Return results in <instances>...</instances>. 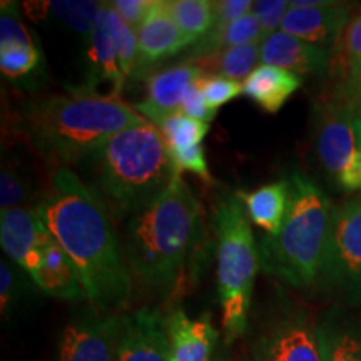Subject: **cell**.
<instances>
[{"mask_svg": "<svg viewBox=\"0 0 361 361\" xmlns=\"http://www.w3.org/2000/svg\"><path fill=\"white\" fill-rule=\"evenodd\" d=\"M341 78L361 71V11L351 19L341 37Z\"/></svg>", "mask_w": 361, "mask_h": 361, "instance_id": "4dcf8cb0", "label": "cell"}, {"mask_svg": "<svg viewBox=\"0 0 361 361\" xmlns=\"http://www.w3.org/2000/svg\"><path fill=\"white\" fill-rule=\"evenodd\" d=\"M261 59V42H250L238 45V47L228 49V51L218 54V56L201 59L194 62L204 71L207 75H218L231 80L246 79L252 71L256 69V62Z\"/></svg>", "mask_w": 361, "mask_h": 361, "instance_id": "d4e9b609", "label": "cell"}, {"mask_svg": "<svg viewBox=\"0 0 361 361\" xmlns=\"http://www.w3.org/2000/svg\"><path fill=\"white\" fill-rule=\"evenodd\" d=\"M245 204L246 214L252 224L266 234H276L286 218L290 207V180L284 178L276 183L264 184L255 191H238Z\"/></svg>", "mask_w": 361, "mask_h": 361, "instance_id": "603a6c76", "label": "cell"}, {"mask_svg": "<svg viewBox=\"0 0 361 361\" xmlns=\"http://www.w3.org/2000/svg\"><path fill=\"white\" fill-rule=\"evenodd\" d=\"M123 333V314L87 306L62 328L57 361H116Z\"/></svg>", "mask_w": 361, "mask_h": 361, "instance_id": "30bf717a", "label": "cell"}, {"mask_svg": "<svg viewBox=\"0 0 361 361\" xmlns=\"http://www.w3.org/2000/svg\"><path fill=\"white\" fill-rule=\"evenodd\" d=\"M17 274L19 273H16L6 261L0 263V310L4 319L12 318V313L20 301L22 286Z\"/></svg>", "mask_w": 361, "mask_h": 361, "instance_id": "1f68e13d", "label": "cell"}, {"mask_svg": "<svg viewBox=\"0 0 361 361\" xmlns=\"http://www.w3.org/2000/svg\"><path fill=\"white\" fill-rule=\"evenodd\" d=\"M314 288L333 306L361 308V196L333 207Z\"/></svg>", "mask_w": 361, "mask_h": 361, "instance_id": "52a82bcc", "label": "cell"}, {"mask_svg": "<svg viewBox=\"0 0 361 361\" xmlns=\"http://www.w3.org/2000/svg\"><path fill=\"white\" fill-rule=\"evenodd\" d=\"M30 278L49 296L66 301H87L78 271L54 236L44 247L40 264Z\"/></svg>", "mask_w": 361, "mask_h": 361, "instance_id": "44dd1931", "label": "cell"}, {"mask_svg": "<svg viewBox=\"0 0 361 361\" xmlns=\"http://www.w3.org/2000/svg\"><path fill=\"white\" fill-rule=\"evenodd\" d=\"M52 234L45 228L37 211L29 206L0 211V243L8 259L32 274L42 259L44 247Z\"/></svg>", "mask_w": 361, "mask_h": 361, "instance_id": "2e32d148", "label": "cell"}, {"mask_svg": "<svg viewBox=\"0 0 361 361\" xmlns=\"http://www.w3.org/2000/svg\"><path fill=\"white\" fill-rule=\"evenodd\" d=\"M290 207L281 229L259 241L261 269L290 288H314L326 245L331 201L305 173L293 171Z\"/></svg>", "mask_w": 361, "mask_h": 361, "instance_id": "5b68a950", "label": "cell"}, {"mask_svg": "<svg viewBox=\"0 0 361 361\" xmlns=\"http://www.w3.org/2000/svg\"><path fill=\"white\" fill-rule=\"evenodd\" d=\"M171 156H173L174 164H176V168L179 169V173L188 171V173L197 176V178H200L201 180H204V183H211V180H213L202 146H194L189 149H178V151H171Z\"/></svg>", "mask_w": 361, "mask_h": 361, "instance_id": "836d02e7", "label": "cell"}, {"mask_svg": "<svg viewBox=\"0 0 361 361\" xmlns=\"http://www.w3.org/2000/svg\"><path fill=\"white\" fill-rule=\"evenodd\" d=\"M263 32H261L259 20L255 13L243 17L238 22L226 27H214L201 40L189 47L188 56L184 62H197L201 59L218 56V54L228 51V49L238 47V45L250 42H263Z\"/></svg>", "mask_w": 361, "mask_h": 361, "instance_id": "cb8c5ba5", "label": "cell"}, {"mask_svg": "<svg viewBox=\"0 0 361 361\" xmlns=\"http://www.w3.org/2000/svg\"><path fill=\"white\" fill-rule=\"evenodd\" d=\"M331 96L348 107L356 119L361 117V71L343 75Z\"/></svg>", "mask_w": 361, "mask_h": 361, "instance_id": "e575fe53", "label": "cell"}, {"mask_svg": "<svg viewBox=\"0 0 361 361\" xmlns=\"http://www.w3.org/2000/svg\"><path fill=\"white\" fill-rule=\"evenodd\" d=\"M355 129H356V135H358V142H360V147H361V117L355 121Z\"/></svg>", "mask_w": 361, "mask_h": 361, "instance_id": "ab89813d", "label": "cell"}, {"mask_svg": "<svg viewBox=\"0 0 361 361\" xmlns=\"http://www.w3.org/2000/svg\"><path fill=\"white\" fill-rule=\"evenodd\" d=\"M239 361H323L316 319L305 306L276 301L252 329Z\"/></svg>", "mask_w": 361, "mask_h": 361, "instance_id": "ba28073f", "label": "cell"}, {"mask_svg": "<svg viewBox=\"0 0 361 361\" xmlns=\"http://www.w3.org/2000/svg\"><path fill=\"white\" fill-rule=\"evenodd\" d=\"M261 61L266 66L279 67L298 75L324 78L333 64V56L329 49L278 30L261 42Z\"/></svg>", "mask_w": 361, "mask_h": 361, "instance_id": "ac0fdd59", "label": "cell"}, {"mask_svg": "<svg viewBox=\"0 0 361 361\" xmlns=\"http://www.w3.org/2000/svg\"><path fill=\"white\" fill-rule=\"evenodd\" d=\"M30 196L29 180L20 169L12 161L4 162L0 169V211L25 206Z\"/></svg>", "mask_w": 361, "mask_h": 361, "instance_id": "f1b7e54d", "label": "cell"}, {"mask_svg": "<svg viewBox=\"0 0 361 361\" xmlns=\"http://www.w3.org/2000/svg\"><path fill=\"white\" fill-rule=\"evenodd\" d=\"M214 234L218 251V296L223 314L224 346L246 335L259 269V250L251 231L245 204L238 192L221 196L214 204Z\"/></svg>", "mask_w": 361, "mask_h": 361, "instance_id": "8992f818", "label": "cell"}, {"mask_svg": "<svg viewBox=\"0 0 361 361\" xmlns=\"http://www.w3.org/2000/svg\"><path fill=\"white\" fill-rule=\"evenodd\" d=\"M356 117L335 97L316 104V156L326 176L341 191H361V147Z\"/></svg>", "mask_w": 361, "mask_h": 361, "instance_id": "9c48e42d", "label": "cell"}, {"mask_svg": "<svg viewBox=\"0 0 361 361\" xmlns=\"http://www.w3.org/2000/svg\"><path fill=\"white\" fill-rule=\"evenodd\" d=\"M204 75L207 74L194 62H179L164 71L152 72L146 79V97L135 104V112L157 128L162 121L180 112L188 89Z\"/></svg>", "mask_w": 361, "mask_h": 361, "instance_id": "5bb4252c", "label": "cell"}, {"mask_svg": "<svg viewBox=\"0 0 361 361\" xmlns=\"http://www.w3.org/2000/svg\"><path fill=\"white\" fill-rule=\"evenodd\" d=\"M301 85V75L263 64L245 79L243 94L266 114H276Z\"/></svg>", "mask_w": 361, "mask_h": 361, "instance_id": "7402d4cb", "label": "cell"}, {"mask_svg": "<svg viewBox=\"0 0 361 361\" xmlns=\"http://www.w3.org/2000/svg\"><path fill=\"white\" fill-rule=\"evenodd\" d=\"M78 271L87 303L119 313L133 296V273L109 211L74 171L57 168L34 207Z\"/></svg>", "mask_w": 361, "mask_h": 361, "instance_id": "6da1fadb", "label": "cell"}, {"mask_svg": "<svg viewBox=\"0 0 361 361\" xmlns=\"http://www.w3.org/2000/svg\"><path fill=\"white\" fill-rule=\"evenodd\" d=\"M80 164L90 171V189L116 214L142 211L180 174L159 129L147 121L116 134Z\"/></svg>", "mask_w": 361, "mask_h": 361, "instance_id": "277c9868", "label": "cell"}, {"mask_svg": "<svg viewBox=\"0 0 361 361\" xmlns=\"http://www.w3.org/2000/svg\"><path fill=\"white\" fill-rule=\"evenodd\" d=\"M146 123L134 107L74 87L32 99L22 107L19 130L49 162L80 164L123 130Z\"/></svg>", "mask_w": 361, "mask_h": 361, "instance_id": "7a4b0ae2", "label": "cell"}, {"mask_svg": "<svg viewBox=\"0 0 361 361\" xmlns=\"http://www.w3.org/2000/svg\"><path fill=\"white\" fill-rule=\"evenodd\" d=\"M101 7L102 2H49V11L85 42L92 35Z\"/></svg>", "mask_w": 361, "mask_h": 361, "instance_id": "83f0119b", "label": "cell"}, {"mask_svg": "<svg viewBox=\"0 0 361 361\" xmlns=\"http://www.w3.org/2000/svg\"><path fill=\"white\" fill-rule=\"evenodd\" d=\"M0 71L11 82H32L45 72V57L39 40L20 17L16 2L0 8Z\"/></svg>", "mask_w": 361, "mask_h": 361, "instance_id": "7c38bea8", "label": "cell"}, {"mask_svg": "<svg viewBox=\"0 0 361 361\" xmlns=\"http://www.w3.org/2000/svg\"><path fill=\"white\" fill-rule=\"evenodd\" d=\"M211 361H233V360H231V356H229L228 350H226V346H223V348L218 346V350H216V353Z\"/></svg>", "mask_w": 361, "mask_h": 361, "instance_id": "f35d334b", "label": "cell"}, {"mask_svg": "<svg viewBox=\"0 0 361 361\" xmlns=\"http://www.w3.org/2000/svg\"><path fill=\"white\" fill-rule=\"evenodd\" d=\"M159 133L168 144L169 151H178V149H189L194 146H201L202 139L209 133V124L202 121L192 119V117L184 116L183 112L168 117L166 121L157 126Z\"/></svg>", "mask_w": 361, "mask_h": 361, "instance_id": "4316f807", "label": "cell"}, {"mask_svg": "<svg viewBox=\"0 0 361 361\" xmlns=\"http://www.w3.org/2000/svg\"><path fill=\"white\" fill-rule=\"evenodd\" d=\"M151 6L152 0H116V2H112V7L116 8L117 16H119L135 34L141 29L142 22L146 19Z\"/></svg>", "mask_w": 361, "mask_h": 361, "instance_id": "74e56055", "label": "cell"}, {"mask_svg": "<svg viewBox=\"0 0 361 361\" xmlns=\"http://www.w3.org/2000/svg\"><path fill=\"white\" fill-rule=\"evenodd\" d=\"M202 96L211 111L218 112L224 104L234 101L243 94V84L238 80H231L218 75H204L201 79Z\"/></svg>", "mask_w": 361, "mask_h": 361, "instance_id": "f546056e", "label": "cell"}, {"mask_svg": "<svg viewBox=\"0 0 361 361\" xmlns=\"http://www.w3.org/2000/svg\"><path fill=\"white\" fill-rule=\"evenodd\" d=\"M251 0H218L213 2L214 27H226L252 12ZM213 27V29H214Z\"/></svg>", "mask_w": 361, "mask_h": 361, "instance_id": "d590c367", "label": "cell"}, {"mask_svg": "<svg viewBox=\"0 0 361 361\" xmlns=\"http://www.w3.org/2000/svg\"><path fill=\"white\" fill-rule=\"evenodd\" d=\"M180 112H183L184 116H189L192 117V119L202 121V123H207V124H209L216 117V114H218V112L211 111L209 107H207L204 96H202L201 79L188 89L186 96H184V101H183V107H180Z\"/></svg>", "mask_w": 361, "mask_h": 361, "instance_id": "8d00e7d4", "label": "cell"}, {"mask_svg": "<svg viewBox=\"0 0 361 361\" xmlns=\"http://www.w3.org/2000/svg\"><path fill=\"white\" fill-rule=\"evenodd\" d=\"M323 361H361V308L331 306L316 319Z\"/></svg>", "mask_w": 361, "mask_h": 361, "instance_id": "d6986e66", "label": "cell"}, {"mask_svg": "<svg viewBox=\"0 0 361 361\" xmlns=\"http://www.w3.org/2000/svg\"><path fill=\"white\" fill-rule=\"evenodd\" d=\"M166 2L176 25L192 44L213 30V2L207 0H166Z\"/></svg>", "mask_w": 361, "mask_h": 361, "instance_id": "484cf974", "label": "cell"}, {"mask_svg": "<svg viewBox=\"0 0 361 361\" xmlns=\"http://www.w3.org/2000/svg\"><path fill=\"white\" fill-rule=\"evenodd\" d=\"M353 7L348 4L329 2L323 7H291L279 30L305 42L329 49L340 42L351 22Z\"/></svg>", "mask_w": 361, "mask_h": 361, "instance_id": "e0dca14e", "label": "cell"}, {"mask_svg": "<svg viewBox=\"0 0 361 361\" xmlns=\"http://www.w3.org/2000/svg\"><path fill=\"white\" fill-rule=\"evenodd\" d=\"M201 234V206L180 174L157 200L130 216L123 250L133 273L149 290L168 293L179 281Z\"/></svg>", "mask_w": 361, "mask_h": 361, "instance_id": "3957f363", "label": "cell"}, {"mask_svg": "<svg viewBox=\"0 0 361 361\" xmlns=\"http://www.w3.org/2000/svg\"><path fill=\"white\" fill-rule=\"evenodd\" d=\"M85 82L74 87L94 96L121 99V92L126 84L123 69H121L119 52H117L114 27H112L111 2H102L99 11L92 35L85 42Z\"/></svg>", "mask_w": 361, "mask_h": 361, "instance_id": "8fae6325", "label": "cell"}, {"mask_svg": "<svg viewBox=\"0 0 361 361\" xmlns=\"http://www.w3.org/2000/svg\"><path fill=\"white\" fill-rule=\"evenodd\" d=\"M290 11V2L286 0H258L252 4V13L259 20L263 39L268 35L278 32V27H281V22Z\"/></svg>", "mask_w": 361, "mask_h": 361, "instance_id": "d6a6232c", "label": "cell"}, {"mask_svg": "<svg viewBox=\"0 0 361 361\" xmlns=\"http://www.w3.org/2000/svg\"><path fill=\"white\" fill-rule=\"evenodd\" d=\"M192 45L179 30L168 11L166 0H152L146 19L137 30V64L133 78L141 79L152 74L156 64Z\"/></svg>", "mask_w": 361, "mask_h": 361, "instance_id": "4fadbf2b", "label": "cell"}, {"mask_svg": "<svg viewBox=\"0 0 361 361\" xmlns=\"http://www.w3.org/2000/svg\"><path fill=\"white\" fill-rule=\"evenodd\" d=\"M171 361H211L218 350L219 333L209 314L191 319L184 310L168 316Z\"/></svg>", "mask_w": 361, "mask_h": 361, "instance_id": "ffe728a7", "label": "cell"}, {"mask_svg": "<svg viewBox=\"0 0 361 361\" xmlns=\"http://www.w3.org/2000/svg\"><path fill=\"white\" fill-rule=\"evenodd\" d=\"M116 361H171L168 316L149 306L123 314Z\"/></svg>", "mask_w": 361, "mask_h": 361, "instance_id": "9a60e30c", "label": "cell"}]
</instances>
